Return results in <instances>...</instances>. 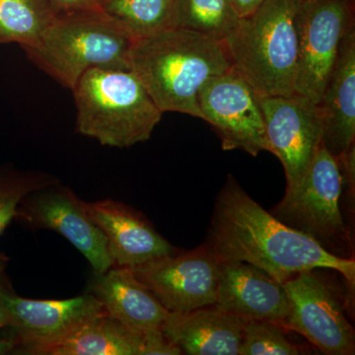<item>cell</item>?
<instances>
[{
	"mask_svg": "<svg viewBox=\"0 0 355 355\" xmlns=\"http://www.w3.org/2000/svg\"><path fill=\"white\" fill-rule=\"evenodd\" d=\"M205 243L221 261L250 263L282 284L298 273L326 268L354 286V259L338 258L284 225L254 202L232 175L217 195Z\"/></svg>",
	"mask_w": 355,
	"mask_h": 355,
	"instance_id": "cell-1",
	"label": "cell"
},
{
	"mask_svg": "<svg viewBox=\"0 0 355 355\" xmlns=\"http://www.w3.org/2000/svg\"><path fill=\"white\" fill-rule=\"evenodd\" d=\"M128 67L160 110L202 119L198 92L211 77L231 69L222 42L171 28L135 40Z\"/></svg>",
	"mask_w": 355,
	"mask_h": 355,
	"instance_id": "cell-2",
	"label": "cell"
},
{
	"mask_svg": "<svg viewBox=\"0 0 355 355\" xmlns=\"http://www.w3.org/2000/svg\"><path fill=\"white\" fill-rule=\"evenodd\" d=\"M303 0H265L240 19L224 46L231 69L260 97L295 93L298 14Z\"/></svg>",
	"mask_w": 355,
	"mask_h": 355,
	"instance_id": "cell-3",
	"label": "cell"
},
{
	"mask_svg": "<svg viewBox=\"0 0 355 355\" xmlns=\"http://www.w3.org/2000/svg\"><path fill=\"white\" fill-rule=\"evenodd\" d=\"M130 32L99 7L58 13L36 44L23 49L30 60L70 89L91 69L130 70Z\"/></svg>",
	"mask_w": 355,
	"mask_h": 355,
	"instance_id": "cell-4",
	"label": "cell"
},
{
	"mask_svg": "<svg viewBox=\"0 0 355 355\" xmlns=\"http://www.w3.org/2000/svg\"><path fill=\"white\" fill-rule=\"evenodd\" d=\"M76 132L128 148L150 139L163 114L130 70L91 69L71 89Z\"/></svg>",
	"mask_w": 355,
	"mask_h": 355,
	"instance_id": "cell-5",
	"label": "cell"
},
{
	"mask_svg": "<svg viewBox=\"0 0 355 355\" xmlns=\"http://www.w3.org/2000/svg\"><path fill=\"white\" fill-rule=\"evenodd\" d=\"M342 193L338 161L321 144L302 180L293 188H286L284 198L270 212L329 253L354 259L352 234L340 209Z\"/></svg>",
	"mask_w": 355,
	"mask_h": 355,
	"instance_id": "cell-6",
	"label": "cell"
},
{
	"mask_svg": "<svg viewBox=\"0 0 355 355\" xmlns=\"http://www.w3.org/2000/svg\"><path fill=\"white\" fill-rule=\"evenodd\" d=\"M354 13V0H303L298 14L296 94L321 101L343 37L355 27Z\"/></svg>",
	"mask_w": 355,
	"mask_h": 355,
	"instance_id": "cell-7",
	"label": "cell"
},
{
	"mask_svg": "<svg viewBox=\"0 0 355 355\" xmlns=\"http://www.w3.org/2000/svg\"><path fill=\"white\" fill-rule=\"evenodd\" d=\"M220 265L205 242L128 268L168 312L184 313L216 305Z\"/></svg>",
	"mask_w": 355,
	"mask_h": 355,
	"instance_id": "cell-8",
	"label": "cell"
},
{
	"mask_svg": "<svg viewBox=\"0 0 355 355\" xmlns=\"http://www.w3.org/2000/svg\"><path fill=\"white\" fill-rule=\"evenodd\" d=\"M261 97L234 70L209 79L198 92L202 120L221 140L223 150L252 156L270 153Z\"/></svg>",
	"mask_w": 355,
	"mask_h": 355,
	"instance_id": "cell-9",
	"label": "cell"
},
{
	"mask_svg": "<svg viewBox=\"0 0 355 355\" xmlns=\"http://www.w3.org/2000/svg\"><path fill=\"white\" fill-rule=\"evenodd\" d=\"M15 219L33 231H53L83 254L94 272L113 268L106 237L89 214L87 202L60 182L32 191L21 200Z\"/></svg>",
	"mask_w": 355,
	"mask_h": 355,
	"instance_id": "cell-10",
	"label": "cell"
},
{
	"mask_svg": "<svg viewBox=\"0 0 355 355\" xmlns=\"http://www.w3.org/2000/svg\"><path fill=\"white\" fill-rule=\"evenodd\" d=\"M270 153L279 159L286 188L302 180L322 144L324 114L319 103L305 96L261 97Z\"/></svg>",
	"mask_w": 355,
	"mask_h": 355,
	"instance_id": "cell-11",
	"label": "cell"
},
{
	"mask_svg": "<svg viewBox=\"0 0 355 355\" xmlns=\"http://www.w3.org/2000/svg\"><path fill=\"white\" fill-rule=\"evenodd\" d=\"M289 303L286 329L305 336L324 354L352 355L355 333L336 292L314 270L284 284Z\"/></svg>",
	"mask_w": 355,
	"mask_h": 355,
	"instance_id": "cell-12",
	"label": "cell"
},
{
	"mask_svg": "<svg viewBox=\"0 0 355 355\" xmlns=\"http://www.w3.org/2000/svg\"><path fill=\"white\" fill-rule=\"evenodd\" d=\"M6 302L12 319L11 328L19 342V354H46V350L104 311L88 292L64 300H33L12 291Z\"/></svg>",
	"mask_w": 355,
	"mask_h": 355,
	"instance_id": "cell-13",
	"label": "cell"
},
{
	"mask_svg": "<svg viewBox=\"0 0 355 355\" xmlns=\"http://www.w3.org/2000/svg\"><path fill=\"white\" fill-rule=\"evenodd\" d=\"M89 214L105 237L114 266L133 268L177 253L146 217L118 200L87 202Z\"/></svg>",
	"mask_w": 355,
	"mask_h": 355,
	"instance_id": "cell-14",
	"label": "cell"
},
{
	"mask_svg": "<svg viewBox=\"0 0 355 355\" xmlns=\"http://www.w3.org/2000/svg\"><path fill=\"white\" fill-rule=\"evenodd\" d=\"M216 305L238 316L286 328L289 303L284 284L250 263L221 261Z\"/></svg>",
	"mask_w": 355,
	"mask_h": 355,
	"instance_id": "cell-15",
	"label": "cell"
},
{
	"mask_svg": "<svg viewBox=\"0 0 355 355\" xmlns=\"http://www.w3.org/2000/svg\"><path fill=\"white\" fill-rule=\"evenodd\" d=\"M246 322L247 318L211 305L169 313L161 329L183 354L239 355Z\"/></svg>",
	"mask_w": 355,
	"mask_h": 355,
	"instance_id": "cell-16",
	"label": "cell"
},
{
	"mask_svg": "<svg viewBox=\"0 0 355 355\" xmlns=\"http://www.w3.org/2000/svg\"><path fill=\"white\" fill-rule=\"evenodd\" d=\"M85 292L99 301L105 312L139 333L161 328L169 314L128 268L93 272Z\"/></svg>",
	"mask_w": 355,
	"mask_h": 355,
	"instance_id": "cell-17",
	"label": "cell"
},
{
	"mask_svg": "<svg viewBox=\"0 0 355 355\" xmlns=\"http://www.w3.org/2000/svg\"><path fill=\"white\" fill-rule=\"evenodd\" d=\"M319 105L324 114L321 144L338 157L355 139V27L343 37Z\"/></svg>",
	"mask_w": 355,
	"mask_h": 355,
	"instance_id": "cell-18",
	"label": "cell"
},
{
	"mask_svg": "<svg viewBox=\"0 0 355 355\" xmlns=\"http://www.w3.org/2000/svg\"><path fill=\"white\" fill-rule=\"evenodd\" d=\"M144 334L102 311L44 355H141Z\"/></svg>",
	"mask_w": 355,
	"mask_h": 355,
	"instance_id": "cell-19",
	"label": "cell"
},
{
	"mask_svg": "<svg viewBox=\"0 0 355 355\" xmlns=\"http://www.w3.org/2000/svg\"><path fill=\"white\" fill-rule=\"evenodd\" d=\"M55 15L48 0H0V44L33 46Z\"/></svg>",
	"mask_w": 355,
	"mask_h": 355,
	"instance_id": "cell-20",
	"label": "cell"
},
{
	"mask_svg": "<svg viewBox=\"0 0 355 355\" xmlns=\"http://www.w3.org/2000/svg\"><path fill=\"white\" fill-rule=\"evenodd\" d=\"M135 40L174 28L175 0H96Z\"/></svg>",
	"mask_w": 355,
	"mask_h": 355,
	"instance_id": "cell-21",
	"label": "cell"
},
{
	"mask_svg": "<svg viewBox=\"0 0 355 355\" xmlns=\"http://www.w3.org/2000/svg\"><path fill=\"white\" fill-rule=\"evenodd\" d=\"M231 0H175L174 28L223 42L239 23Z\"/></svg>",
	"mask_w": 355,
	"mask_h": 355,
	"instance_id": "cell-22",
	"label": "cell"
},
{
	"mask_svg": "<svg viewBox=\"0 0 355 355\" xmlns=\"http://www.w3.org/2000/svg\"><path fill=\"white\" fill-rule=\"evenodd\" d=\"M58 182L60 180L53 175L33 170L21 171L8 168L0 171V236L15 218L18 205L26 196Z\"/></svg>",
	"mask_w": 355,
	"mask_h": 355,
	"instance_id": "cell-23",
	"label": "cell"
},
{
	"mask_svg": "<svg viewBox=\"0 0 355 355\" xmlns=\"http://www.w3.org/2000/svg\"><path fill=\"white\" fill-rule=\"evenodd\" d=\"M286 330L275 322L247 319L239 355L302 354V349L287 336Z\"/></svg>",
	"mask_w": 355,
	"mask_h": 355,
	"instance_id": "cell-24",
	"label": "cell"
},
{
	"mask_svg": "<svg viewBox=\"0 0 355 355\" xmlns=\"http://www.w3.org/2000/svg\"><path fill=\"white\" fill-rule=\"evenodd\" d=\"M179 347L163 333L162 329H153L144 333L141 355H181Z\"/></svg>",
	"mask_w": 355,
	"mask_h": 355,
	"instance_id": "cell-25",
	"label": "cell"
},
{
	"mask_svg": "<svg viewBox=\"0 0 355 355\" xmlns=\"http://www.w3.org/2000/svg\"><path fill=\"white\" fill-rule=\"evenodd\" d=\"M8 260L6 257H0V329L11 328L12 319L7 306L6 297L11 291L8 282L4 277V261Z\"/></svg>",
	"mask_w": 355,
	"mask_h": 355,
	"instance_id": "cell-26",
	"label": "cell"
},
{
	"mask_svg": "<svg viewBox=\"0 0 355 355\" xmlns=\"http://www.w3.org/2000/svg\"><path fill=\"white\" fill-rule=\"evenodd\" d=\"M55 13L98 7L96 0H48Z\"/></svg>",
	"mask_w": 355,
	"mask_h": 355,
	"instance_id": "cell-27",
	"label": "cell"
},
{
	"mask_svg": "<svg viewBox=\"0 0 355 355\" xmlns=\"http://www.w3.org/2000/svg\"><path fill=\"white\" fill-rule=\"evenodd\" d=\"M14 354H19V342L13 329H0V355Z\"/></svg>",
	"mask_w": 355,
	"mask_h": 355,
	"instance_id": "cell-28",
	"label": "cell"
},
{
	"mask_svg": "<svg viewBox=\"0 0 355 355\" xmlns=\"http://www.w3.org/2000/svg\"><path fill=\"white\" fill-rule=\"evenodd\" d=\"M265 0H231L240 17L253 13Z\"/></svg>",
	"mask_w": 355,
	"mask_h": 355,
	"instance_id": "cell-29",
	"label": "cell"
}]
</instances>
